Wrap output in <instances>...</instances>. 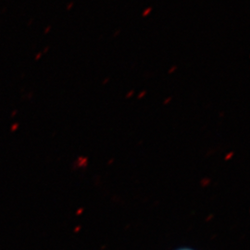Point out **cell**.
Instances as JSON below:
<instances>
[{"instance_id": "cell-1", "label": "cell", "mask_w": 250, "mask_h": 250, "mask_svg": "<svg viewBox=\"0 0 250 250\" xmlns=\"http://www.w3.org/2000/svg\"><path fill=\"white\" fill-rule=\"evenodd\" d=\"M150 11H151V7H148V8H146V9L144 11V13H143V16H144V17H146V15H148V14H149V12H150Z\"/></svg>"}, {"instance_id": "cell-2", "label": "cell", "mask_w": 250, "mask_h": 250, "mask_svg": "<svg viewBox=\"0 0 250 250\" xmlns=\"http://www.w3.org/2000/svg\"><path fill=\"white\" fill-rule=\"evenodd\" d=\"M146 91H143V92H142L141 94H140V95H139V96H138V98H142V97H143V96H145V95H146Z\"/></svg>"}, {"instance_id": "cell-3", "label": "cell", "mask_w": 250, "mask_h": 250, "mask_svg": "<svg viewBox=\"0 0 250 250\" xmlns=\"http://www.w3.org/2000/svg\"><path fill=\"white\" fill-rule=\"evenodd\" d=\"M133 95H134V90H132V91H130V93H129L128 95H127V96H126V97H127V98H129V97H130V96H133Z\"/></svg>"}, {"instance_id": "cell-4", "label": "cell", "mask_w": 250, "mask_h": 250, "mask_svg": "<svg viewBox=\"0 0 250 250\" xmlns=\"http://www.w3.org/2000/svg\"><path fill=\"white\" fill-rule=\"evenodd\" d=\"M176 69H177V67H175V66H174V67H172V68H171V70H170V71H169V73H171V72H173V71H175Z\"/></svg>"}, {"instance_id": "cell-5", "label": "cell", "mask_w": 250, "mask_h": 250, "mask_svg": "<svg viewBox=\"0 0 250 250\" xmlns=\"http://www.w3.org/2000/svg\"><path fill=\"white\" fill-rule=\"evenodd\" d=\"M178 250H193V249H190V248H181V249H178Z\"/></svg>"}]
</instances>
